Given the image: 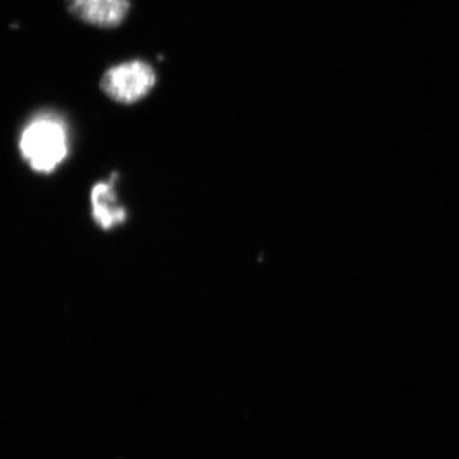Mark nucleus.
Listing matches in <instances>:
<instances>
[{
  "mask_svg": "<svg viewBox=\"0 0 459 459\" xmlns=\"http://www.w3.org/2000/svg\"><path fill=\"white\" fill-rule=\"evenodd\" d=\"M68 11L89 25L111 29L128 16L129 0H65Z\"/></svg>",
  "mask_w": 459,
  "mask_h": 459,
  "instance_id": "3",
  "label": "nucleus"
},
{
  "mask_svg": "<svg viewBox=\"0 0 459 459\" xmlns=\"http://www.w3.org/2000/svg\"><path fill=\"white\" fill-rule=\"evenodd\" d=\"M20 150L33 170L50 174L68 156V131L65 122L51 113L33 117L21 134Z\"/></svg>",
  "mask_w": 459,
  "mask_h": 459,
  "instance_id": "1",
  "label": "nucleus"
},
{
  "mask_svg": "<svg viewBox=\"0 0 459 459\" xmlns=\"http://www.w3.org/2000/svg\"><path fill=\"white\" fill-rule=\"evenodd\" d=\"M155 84V71L143 60H129L111 66L101 78V90L119 104L141 101Z\"/></svg>",
  "mask_w": 459,
  "mask_h": 459,
  "instance_id": "2",
  "label": "nucleus"
},
{
  "mask_svg": "<svg viewBox=\"0 0 459 459\" xmlns=\"http://www.w3.org/2000/svg\"><path fill=\"white\" fill-rule=\"evenodd\" d=\"M117 175L108 180L100 181L91 192V204H92V216L100 228L110 230L115 226L122 225L126 219V211L117 201Z\"/></svg>",
  "mask_w": 459,
  "mask_h": 459,
  "instance_id": "4",
  "label": "nucleus"
}]
</instances>
